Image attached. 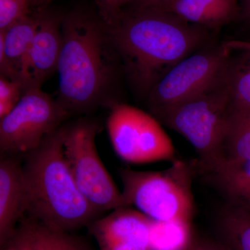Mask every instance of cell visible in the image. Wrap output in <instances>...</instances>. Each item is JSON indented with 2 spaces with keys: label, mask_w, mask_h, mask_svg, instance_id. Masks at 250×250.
Here are the masks:
<instances>
[{
  "label": "cell",
  "mask_w": 250,
  "mask_h": 250,
  "mask_svg": "<svg viewBox=\"0 0 250 250\" xmlns=\"http://www.w3.org/2000/svg\"><path fill=\"white\" fill-rule=\"evenodd\" d=\"M105 24L125 77L145 98L171 67L213 41L209 29L158 8L129 4Z\"/></svg>",
  "instance_id": "cell-1"
},
{
  "label": "cell",
  "mask_w": 250,
  "mask_h": 250,
  "mask_svg": "<svg viewBox=\"0 0 250 250\" xmlns=\"http://www.w3.org/2000/svg\"><path fill=\"white\" fill-rule=\"evenodd\" d=\"M57 72V101L70 116L88 114L118 100L112 92L123 73L121 59L100 16L84 9L63 15Z\"/></svg>",
  "instance_id": "cell-2"
},
{
  "label": "cell",
  "mask_w": 250,
  "mask_h": 250,
  "mask_svg": "<svg viewBox=\"0 0 250 250\" xmlns=\"http://www.w3.org/2000/svg\"><path fill=\"white\" fill-rule=\"evenodd\" d=\"M63 125L23 154L29 218L47 228L72 233L100 218L77 187L63 152Z\"/></svg>",
  "instance_id": "cell-3"
},
{
  "label": "cell",
  "mask_w": 250,
  "mask_h": 250,
  "mask_svg": "<svg viewBox=\"0 0 250 250\" xmlns=\"http://www.w3.org/2000/svg\"><path fill=\"white\" fill-rule=\"evenodd\" d=\"M231 116V102L225 77L209 89L154 117L193 146L199 156L194 166L197 172L225 157Z\"/></svg>",
  "instance_id": "cell-4"
},
{
  "label": "cell",
  "mask_w": 250,
  "mask_h": 250,
  "mask_svg": "<svg viewBox=\"0 0 250 250\" xmlns=\"http://www.w3.org/2000/svg\"><path fill=\"white\" fill-rule=\"evenodd\" d=\"M193 166L176 160L162 171H136L122 168L120 177L126 207L156 221H190L193 213L191 190Z\"/></svg>",
  "instance_id": "cell-5"
},
{
  "label": "cell",
  "mask_w": 250,
  "mask_h": 250,
  "mask_svg": "<svg viewBox=\"0 0 250 250\" xmlns=\"http://www.w3.org/2000/svg\"><path fill=\"white\" fill-rule=\"evenodd\" d=\"M231 49L211 41L177 62L156 82L146 100L151 114L197 96L225 79Z\"/></svg>",
  "instance_id": "cell-6"
},
{
  "label": "cell",
  "mask_w": 250,
  "mask_h": 250,
  "mask_svg": "<svg viewBox=\"0 0 250 250\" xmlns=\"http://www.w3.org/2000/svg\"><path fill=\"white\" fill-rule=\"evenodd\" d=\"M100 128L98 121L85 118L63 125V152L77 187L103 214L127 207L99 156L95 139Z\"/></svg>",
  "instance_id": "cell-7"
},
{
  "label": "cell",
  "mask_w": 250,
  "mask_h": 250,
  "mask_svg": "<svg viewBox=\"0 0 250 250\" xmlns=\"http://www.w3.org/2000/svg\"><path fill=\"white\" fill-rule=\"evenodd\" d=\"M109 109L108 134L121 159L135 164L177 160L173 143L151 113L121 101Z\"/></svg>",
  "instance_id": "cell-8"
},
{
  "label": "cell",
  "mask_w": 250,
  "mask_h": 250,
  "mask_svg": "<svg viewBox=\"0 0 250 250\" xmlns=\"http://www.w3.org/2000/svg\"><path fill=\"white\" fill-rule=\"evenodd\" d=\"M70 116L41 87H30L14 109L0 119L1 154L23 155L35 149Z\"/></svg>",
  "instance_id": "cell-9"
},
{
  "label": "cell",
  "mask_w": 250,
  "mask_h": 250,
  "mask_svg": "<svg viewBox=\"0 0 250 250\" xmlns=\"http://www.w3.org/2000/svg\"><path fill=\"white\" fill-rule=\"evenodd\" d=\"M152 220L130 207L113 210L88 225L100 250H151Z\"/></svg>",
  "instance_id": "cell-10"
},
{
  "label": "cell",
  "mask_w": 250,
  "mask_h": 250,
  "mask_svg": "<svg viewBox=\"0 0 250 250\" xmlns=\"http://www.w3.org/2000/svg\"><path fill=\"white\" fill-rule=\"evenodd\" d=\"M63 15L49 6L41 7L40 23L34 36L28 59L31 86L41 87L57 72L62 47Z\"/></svg>",
  "instance_id": "cell-11"
},
{
  "label": "cell",
  "mask_w": 250,
  "mask_h": 250,
  "mask_svg": "<svg viewBox=\"0 0 250 250\" xmlns=\"http://www.w3.org/2000/svg\"><path fill=\"white\" fill-rule=\"evenodd\" d=\"M21 154H1L0 159V245L12 239L17 224L26 213V193Z\"/></svg>",
  "instance_id": "cell-12"
},
{
  "label": "cell",
  "mask_w": 250,
  "mask_h": 250,
  "mask_svg": "<svg viewBox=\"0 0 250 250\" xmlns=\"http://www.w3.org/2000/svg\"><path fill=\"white\" fill-rule=\"evenodd\" d=\"M41 7L0 31V75L31 86L28 59L29 49L40 23Z\"/></svg>",
  "instance_id": "cell-13"
},
{
  "label": "cell",
  "mask_w": 250,
  "mask_h": 250,
  "mask_svg": "<svg viewBox=\"0 0 250 250\" xmlns=\"http://www.w3.org/2000/svg\"><path fill=\"white\" fill-rule=\"evenodd\" d=\"M143 7L164 10L210 31L241 21L239 0H154Z\"/></svg>",
  "instance_id": "cell-14"
},
{
  "label": "cell",
  "mask_w": 250,
  "mask_h": 250,
  "mask_svg": "<svg viewBox=\"0 0 250 250\" xmlns=\"http://www.w3.org/2000/svg\"><path fill=\"white\" fill-rule=\"evenodd\" d=\"M197 172L228 200V205L250 212V159L224 157Z\"/></svg>",
  "instance_id": "cell-15"
},
{
  "label": "cell",
  "mask_w": 250,
  "mask_h": 250,
  "mask_svg": "<svg viewBox=\"0 0 250 250\" xmlns=\"http://www.w3.org/2000/svg\"><path fill=\"white\" fill-rule=\"evenodd\" d=\"M231 49L225 82L231 115L250 111V41H226Z\"/></svg>",
  "instance_id": "cell-16"
},
{
  "label": "cell",
  "mask_w": 250,
  "mask_h": 250,
  "mask_svg": "<svg viewBox=\"0 0 250 250\" xmlns=\"http://www.w3.org/2000/svg\"><path fill=\"white\" fill-rule=\"evenodd\" d=\"M13 238L24 242L32 250H94L80 237L52 229L30 218L23 220Z\"/></svg>",
  "instance_id": "cell-17"
},
{
  "label": "cell",
  "mask_w": 250,
  "mask_h": 250,
  "mask_svg": "<svg viewBox=\"0 0 250 250\" xmlns=\"http://www.w3.org/2000/svg\"><path fill=\"white\" fill-rule=\"evenodd\" d=\"M220 229L229 250H250V212L228 205L221 215Z\"/></svg>",
  "instance_id": "cell-18"
},
{
  "label": "cell",
  "mask_w": 250,
  "mask_h": 250,
  "mask_svg": "<svg viewBox=\"0 0 250 250\" xmlns=\"http://www.w3.org/2000/svg\"><path fill=\"white\" fill-rule=\"evenodd\" d=\"M190 244V222L152 220L151 250H187Z\"/></svg>",
  "instance_id": "cell-19"
},
{
  "label": "cell",
  "mask_w": 250,
  "mask_h": 250,
  "mask_svg": "<svg viewBox=\"0 0 250 250\" xmlns=\"http://www.w3.org/2000/svg\"><path fill=\"white\" fill-rule=\"evenodd\" d=\"M225 157L250 159V111L231 115L225 144Z\"/></svg>",
  "instance_id": "cell-20"
},
{
  "label": "cell",
  "mask_w": 250,
  "mask_h": 250,
  "mask_svg": "<svg viewBox=\"0 0 250 250\" xmlns=\"http://www.w3.org/2000/svg\"><path fill=\"white\" fill-rule=\"evenodd\" d=\"M27 89L22 82L0 75V119L14 109Z\"/></svg>",
  "instance_id": "cell-21"
},
{
  "label": "cell",
  "mask_w": 250,
  "mask_h": 250,
  "mask_svg": "<svg viewBox=\"0 0 250 250\" xmlns=\"http://www.w3.org/2000/svg\"><path fill=\"white\" fill-rule=\"evenodd\" d=\"M31 0H0V31L31 14Z\"/></svg>",
  "instance_id": "cell-22"
},
{
  "label": "cell",
  "mask_w": 250,
  "mask_h": 250,
  "mask_svg": "<svg viewBox=\"0 0 250 250\" xmlns=\"http://www.w3.org/2000/svg\"><path fill=\"white\" fill-rule=\"evenodd\" d=\"M133 0H96L98 16L105 24L111 22Z\"/></svg>",
  "instance_id": "cell-23"
},
{
  "label": "cell",
  "mask_w": 250,
  "mask_h": 250,
  "mask_svg": "<svg viewBox=\"0 0 250 250\" xmlns=\"http://www.w3.org/2000/svg\"><path fill=\"white\" fill-rule=\"evenodd\" d=\"M187 250H229L224 245H218L210 242L202 241L190 244Z\"/></svg>",
  "instance_id": "cell-24"
},
{
  "label": "cell",
  "mask_w": 250,
  "mask_h": 250,
  "mask_svg": "<svg viewBox=\"0 0 250 250\" xmlns=\"http://www.w3.org/2000/svg\"><path fill=\"white\" fill-rule=\"evenodd\" d=\"M241 21L250 22V0H239Z\"/></svg>",
  "instance_id": "cell-25"
},
{
  "label": "cell",
  "mask_w": 250,
  "mask_h": 250,
  "mask_svg": "<svg viewBox=\"0 0 250 250\" xmlns=\"http://www.w3.org/2000/svg\"><path fill=\"white\" fill-rule=\"evenodd\" d=\"M8 246L14 247L16 250H32L24 242L16 238H13L6 246Z\"/></svg>",
  "instance_id": "cell-26"
},
{
  "label": "cell",
  "mask_w": 250,
  "mask_h": 250,
  "mask_svg": "<svg viewBox=\"0 0 250 250\" xmlns=\"http://www.w3.org/2000/svg\"><path fill=\"white\" fill-rule=\"evenodd\" d=\"M154 1V0H133L132 2L130 4L139 6H148Z\"/></svg>",
  "instance_id": "cell-27"
},
{
  "label": "cell",
  "mask_w": 250,
  "mask_h": 250,
  "mask_svg": "<svg viewBox=\"0 0 250 250\" xmlns=\"http://www.w3.org/2000/svg\"><path fill=\"white\" fill-rule=\"evenodd\" d=\"M53 0H41L40 6L39 7H42V6H47L50 4Z\"/></svg>",
  "instance_id": "cell-28"
},
{
  "label": "cell",
  "mask_w": 250,
  "mask_h": 250,
  "mask_svg": "<svg viewBox=\"0 0 250 250\" xmlns=\"http://www.w3.org/2000/svg\"><path fill=\"white\" fill-rule=\"evenodd\" d=\"M34 7H39L40 6L41 0H31Z\"/></svg>",
  "instance_id": "cell-29"
},
{
  "label": "cell",
  "mask_w": 250,
  "mask_h": 250,
  "mask_svg": "<svg viewBox=\"0 0 250 250\" xmlns=\"http://www.w3.org/2000/svg\"><path fill=\"white\" fill-rule=\"evenodd\" d=\"M1 250H15V248H14V247L8 246L4 247V248H3V249Z\"/></svg>",
  "instance_id": "cell-30"
}]
</instances>
